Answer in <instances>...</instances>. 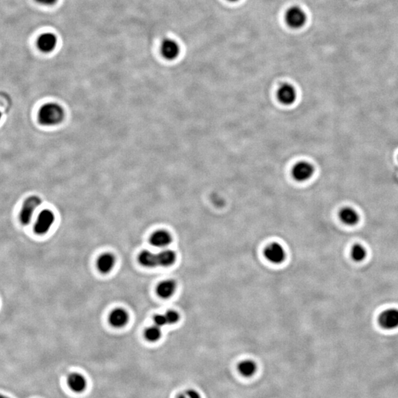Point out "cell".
<instances>
[{
    "label": "cell",
    "mask_w": 398,
    "mask_h": 398,
    "mask_svg": "<svg viewBox=\"0 0 398 398\" xmlns=\"http://www.w3.org/2000/svg\"><path fill=\"white\" fill-rule=\"evenodd\" d=\"M177 260V254L172 250H165L159 253H153L144 250L139 253L138 262L145 267H168L172 266Z\"/></svg>",
    "instance_id": "obj_1"
},
{
    "label": "cell",
    "mask_w": 398,
    "mask_h": 398,
    "mask_svg": "<svg viewBox=\"0 0 398 398\" xmlns=\"http://www.w3.org/2000/svg\"><path fill=\"white\" fill-rule=\"evenodd\" d=\"M65 117L64 108L56 102H47L40 108L38 121L45 126L59 125Z\"/></svg>",
    "instance_id": "obj_2"
},
{
    "label": "cell",
    "mask_w": 398,
    "mask_h": 398,
    "mask_svg": "<svg viewBox=\"0 0 398 398\" xmlns=\"http://www.w3.org/2000/svg\"><path fill=\"white\" fill-rule=\"evenodd\" d=\"M41 199L37 196L28 197L23 203L19 213V221L24 226H27L31 222L35 211L41 204Z\"/></svg>",
    "instance_id": "obj_3"
},
{
    "label": "cell",
    "mask_w": 398,
    "mask_h": 398,
    "mask_svg": "<svg viewBox=\"0 0 398 398\" xmlns=\"http://www.w3.org/2000/svg\"><path fill=\"white\" fill-rule=\"evenodd\" d=\"M55 221V215L50 209H44L40 212L33 227L35 233L38 235L47 234Z\"/></svg>",
    "instance_id": "obj_4"
},
{
    "label": "cell",
    "mask_w": 398,
    "mask_h": 398,
    "mask_svg": "<svg viewBox=\"0 0 398 398\" xmlns=\"http://www.w3.org/2000/svg\"><path fill=\"white\" fill-rule=\"evenodd\" d=\"M286 24L294 29L301 28L305 24L307 16L301 7L294 6L290 7L285 16Z\"/></svg>",
    "instance_id": "obj_5"
},
{
    "label": "cell",
    "mask_w": 398,
    "mask_h": 398,
    "mask_svg": "<svg viewBox=\"0 0 398 398\" xmlns=\"http://www.w3.org/2000/svg\"><path fill=\"white\" fill-rule=\"evenodd\" d=\"M264 255L269 262L275 264L283 263L286 256L284 248L278 243L269 244L264 250Z\"/></svg>",
    "instance_id": "obj_6"
},
{
    "label": "cell",
    "mask_w": 398,
    "mask_h": 398,
    "mask_svg": "<svg viewBox=\"0 0 398 398\" xmlns=\"http://www.w3.org/2000/svg\"><path fill=\"white\" fill-rule=\"evenodd\" d=\"M314 174V168L307 162H300L295 165L292 170L294 178L298 182H305L311 178Z\"/></svg>",
    "instance_id": "obj_7"
},
{
    "label": "cell",
    "mask_w": 398,
    "mask_h": 398,
    "mask_svg": "<svg viewBox=\"0 0 398 398\" xmlns=\"http://www.w3.org/2000/svg\"><path fill=\"white\" fill-rule=\"evenodd\" d=\"M379 324L386 330H393L398 327V309L390 308L384 310L378 318Z\"/></svg>",
    "instance_id": "obj_8"
},
{
    "label": "cell",
    "mask_w": 398,
    "mask_h": 398,
    "mask_svg": "<svg viewBox=\"0 0 398 398\" xmlns=\"http://www.w3.org/2000/svg\"><path fill=\"white\" fill-rule=\"evenodd\" d=\"M278 98L280 102L284 105H292L297 99L296 90L291 84H283L278 90Z\"/></svg>",
    "instance_id": "obj_9"
},
{
    "label": "cell",
    "mask_w": 398,
    "mask_h": 398,
    "mask_svg": "<svg viewBox=\"0 0 398 398\" xmlns=\"http://www.w3.org/2000/svg\"><path fill=\"white\" fill-rule=\"evenodd\" d=\"M57 38L53 33H46L38 39V48L43 53H51L56 48Z\"/></svg>",
    "instance_id": "obj_10"
},
{
    "label": "cell",
    "mask_w": 398,
    "mask_h": 398,
    "mask_svg": "<svg viewBox=\"0 0 398 398\" xmlns=\"http://www.w3.org/2000/svg\"><path fill=\"white\" fill-rule=\"evenodd\" d=\"M69 388L76 393H81L85 391L87 387V381L85 377L79 373H72L67 378Z\"/></svg>",
    "instance_id": "obj_11"
},
{
    "label": "cell",
    "mask_w": 398,
    "mask_h": 398,
    "mask_svg": "<svg viewBox=\"0 0 398 398\" xmlns=\"http://www.w3.org/2000/svg\"><path fill=\"white\" fill-rule=\"evenodd\" d=\"M128 312L122 308L114 309V310L111 311L108 316V321L110 324L116 328H120V327H124L126 325L128 321Z\"/></svg>",
    "instance_id": "obj_12"
},
{
    "label": "cell",
    "mask_w": 398,
    "mask_h": 398,
    "mask_svg": "<svg viewBox=\"0 0 398 398\" xmlns=\"http://www.w3.org/2000/svg\"><path fill=\"white\" fill-rule=\"evenodd\" d=\"M179 47L178 44L174 40H164L162 44V56L167 60H174L178 57L179 54Z\"/></svg>",
    "instance_id": "obj_13"
},
{
    "label": "cell",
    "mask_w": 398,
    "mask_h": 398,
    "mask_svg": "<svg viewBox=\"0 0 398 398\" xmlns=\"http://www.w3.org/2000/svg\"><path fill=\"white\" fill-rule=\"evenodd\" d=\"M172 237L169 232L165 230L156 231L150 238V243L156 247H166L171 244Z\"/></svg>",
    "instance_id": "obj_14"
},
{
    "label": "cell",
    "mask_w": 398,
    "mask_h": 398,
    "mask_svg": "<svg viewBox=\"0 0 398 398\" xmlns=\"http://www.w3.org/2000/svg\"><path fill=\"white\" fill-rule=\"evenodd\" d=\"M115 258L111 253H104L99 257L97 267L102 274H108L112 270L115 264Z\"/></svg>",
    "instance_id": "obj_15"
},
{
    "label": "cell",
    "mask_w": 398,
    "mask_h": 398,
    "mask_svg": "<svg viewBox=\"0 0 398 398\" xmlns=\"http://www.w3.org/2000/svg\"><path fill=\"white\" fill-rule=\"evenodd\" d=\"M177 289V283L172 280L161 282L157 286V293L162 298H168L173 296Z\"/></svg>",
    "instance_id": "obj_16"
},
{
    "label": "cell",
    "mask_w": 398,
    "mask_h": 398,
    "mask_svg": "<svg viewBox=\"0 0 398 398\" xmlns=\"http://www.w3.org/2000/svg\"><path fill=\"white\" fill-rule=\"evenodd\" d=\"M339 218L344 224L354 226L359 221V215L353 208L344 207L340 210Z\"/></svg>",
    "instance_id": "obj_17"
},
{
    "label": "cell",
    "mask_w": 398,
    "mask_h": 398,
    "mask_svg": "<svg viewBox=\"0 0 398 398\" xmlns=\"http://www.w3.org/2000/svg\"><path fill=\"white\" fill-rule=\"evenodd\" d=\"M238 372L243 377L249 378L253 376L258 370L256 363L252 360H244L238 364Z\"/></svg>",
    "instance_id": "obj_18"
},
{
    "label": "cell",
    "mask_w": 398,
    "mask_h": 398,
    "mask_svg": "<svg viewBox=\"0 0 398 398\" xmlns=\"http://www.w3.org/2000/svg\"><path fill=\"white\" fill-rule=\"evenodd\" d=\"M162 336L160 327L158 326L154 325L152 327H148L145 331V338L147 341L150 342H155L158 341Z\"/></svg>",
    "instance_id": "obj_19"
},
{
    "label": "cell",
    "mask_w": 398,
    "mask_h": 398,
    "mask_svg": "<svg viewBox=\"0 0 398 398\" xmlns=\"http://www.w3.org/2000/svg\"><path fill=\"white\" fill-rule=\"evenodd\" d=\"M366 256H367V251L364 246L360 244H356L353 246L351 251V257L353 260L356 262L363 261Z\"/></svg>",
    "instance_id": "obj_20"
},
{
    "label": "cell",
    "mask_w": 398,
    "mask_h": 398,
    "mask_svg": "<svg viewBox=\"0 0 398 398\" xmlns=\"http://www.w3.org/2000/svg\"><path fill=\"white\" fill-rule=\"evenodd\" d=\"M165 317L166 318L167 324H174L178 322L180 316L178 312L175 310H168L165 313Z\"/></svg>",
    "instance_id": "obj_21"
},
{
    "label": "cell",
    "mask_w": 398,
    "mask_h": 398,
    "mask_svg": "<svg viewBox=\"0 0 398 398\" xmlns=\"http://www.w3.org/2000/svg\"><path fill=\"white\" fill-rule=\"evenodd\" d=\"M177 398H202L200 393L194 390H188L181 393Z\"/></svg>",
    "instance_id": "obj_22"
},
{
    "label": "cell",
    "mask_w": 398,
    "mask_h": 398,
    "mask_svg": "<svg viewBox=\"0 0 398 398\" xmlns=\"http://www.w3.org/2000/svg\"><path fill=\"white\" fill-rule=\"evenodd\" d=\"M153 319H154V324L158 326L159 327H163V326L166 325L167 324L166 318L165 317V315H155Z\"/></svg>",
    "instance_id": "obj_23"
},
{
    "label": "cell",
    "mask_w": 398,
    "mask_h": 398,
    "mask_svg": "<svg viewBox=\"0 0 398 398\" xmlns=\"http://www.w3.org/2000/svg\"><path fill=\"white\" fill-rule=\"evenodd\" d=\"M36 1L42 5L50 6L56 4L58 0H36Z\"/></svg>",
    "instance_id": "obj_24"
},
{
    "label": "cell",
    "mask_w": 398,
    "mask_h": 398,
    "mask_svg": "<svg viewBox=\"0 0 398 398\" xmlns=\"http://www.w3.org/2000/svg\"><path fill=\"white\" fill-rule=\"evenodd\" d=\"M0 398H10L7 397V396H3V395H0Z\"/></svg>",
    "instance_id": "obj_25"
},
{
    "label": "cell",
    "mask_w": 398,
    "mask_h": 398,
    "mask_svg": "<svg viewBox=\"0 0 398 398\" xmlns=\"http://www.w3.org/2000/svg\"><path fill=\"white\" fill-rule=\"evenodd\" d=\"M228 1H238V0H228Z\"/></svg>",
    "instance_id": "obj_26"
},
{
    "label": "cell",
    "mask_w": 398,
    "mask_h": 398,
    "mask_svg": "<svg viewBox=\"0 0 398 398\" xmlns=\"http://www.w3.org/2000/svg\"><path fill=\"white\" fill-rule=\"evenodd\" d=\"M1 113L0 112V120H1Z\"/></svg>",
    "instance_id": "obj_27"
}]
</instances>
